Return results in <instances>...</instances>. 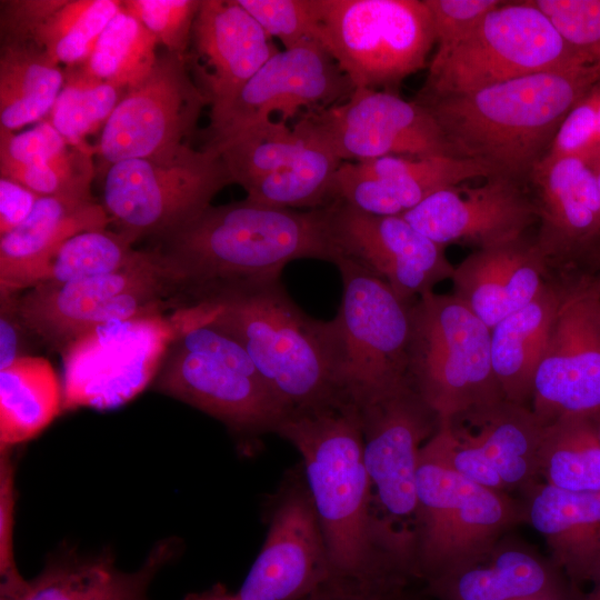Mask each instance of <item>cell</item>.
I'll list each match as a JSON object with an SVG mask.
<instances>
[{
    "instance_id": "obj_1",
    "label": "cell",
    "mask_w": 600,
    "mask_h": 600,
    "mask_svg": "<svg viewBox=\"0 0 600 600\" xmlns=\"http://www.w3.org/2000/svg\"><path fill=\"white\" fill-rule=\"evenodd\" d=\"M276 433L300 452L333 578L414 577V536L372 509L358 408L347 401L291 411Z\"/></svg>"
},
{
    "instance_id": "obj_2",
    "label": "cell",
    "mask_w": 600,
    "mask_h": 600,
    "mask_svg": "<svg viewBox=\"0 0 600 600\" xmlns=\"http://www.w3.org/2000/svg\"><path fill=\"white\" fill-rule=\"evenodd\" d=\"M600 81V67L547 71L451 96H416L460 158L524 184L572 107Z\"/></svg>"
},
{
    "instance_id": "obj_3",
    "label": "cell",
    "mask_w": 600,
    "mask_h": 600,
    "mask_svg": "<svg viewBox=\"0 0 600 600\" xmlns=\"http://www.w3.org/2000/svg\"><path fill=\"white\" fill-rule=\"evenodd\" d=\"M159 248L186 299L203 290L272 277L297 259L334 264L327 207L299 211L247 199L210 206Z\"/></svg>"
},
{
    "instance_id": "obj_4",
    "label": "cell",
    "mask_w": 600,
    "mask_h": 600,
    "mask_svg": "<svg viewBox=\"0 0 600 600\" xmlns=\"http://www.w3.org/2000/svg\"><path fill=\"white\" fill-rule=\"evenodd\" d=\"M187 304L242 346L290 412L341 400L326 321L301 310L280 277L210 288Z\"/></svg>"
},
{
    "instance_id": "obj_5",
    "label": "cell",
    "mask_w": 600,
    "mask_h": 600,
    "mask_svg": "<svg viewBox=\"0 0 600 600\" xmlns=\"http://www.w3.org/2000/svg\"><path fill=\"white\" fill-rule=\"evenodd\" d=\"M174 334L153 388L220 420L240 434L276 432L290 413L230 334L190 304L170 316Z\"/></svg>"
},
{
    "instance_id": "obj_6",
    "label": "cell",
    "mask_w": 600,
    "mask_h": 600,
    "mask_svg": "<svg viewBox=\"0 0 600 600\" xmlns=\"http://www.w3.org/2000/svg\"><path fill=\"white\" fill-rule=\"evenodd\" d=\"M341 302L326 321L337 393L363 404L409 381L411 302L402 301L381 278L340 259Z\"/></svg>"
},
{
    "instance_id": "obj_7",
    "label": "cell",
    "mask_w": 600,
    "mask_h": 600,
    "mask_svg": "<svg viewBox=\"0 0 600 600\" xmlns=\"http://www.w3.org/2000/svg\"><path fill=\"white\" fill-rule=\"evenodd\" d=\"M183 301L180 283L157 248L142 250L136 261L111 273L30 288L17 296V310L34 339L62 354L103 324L163 316Z\"/></svg>"
},
{
    "instance_id": "obj_8",
    "label": "cell",
    "mask_w": 600,
    "mask_h": 600,
    "mask_svg": "<svg viewBox=\"0 0 600 600\" xmlns=\"http://www.w3.org/2000/svg\"><path fill=\"white\" fill-rule=\"evenodd\" d=\"M588 66L597 64L571 48L530 0L504 1L457 42L436 50L418 96L460 94Z\"/></svg>"
},
{
    "instance_id": "obj_9",
    "label": "cell",
    "mask_w": 600,
    "mask_h": 600,
    "mask_svg": "<svg viewBox=\"0 0 600 600\" xmlns=\"http://www.w3.org/2000/svg\"><path fill=\"white\" fill-rule=\"evenodd\" d=\"M316 40L350 80L397 93L436 43L424 0H312Z\"/></svg>"
},
{
    "instance_id": "obj_10",
    "label": "cell",
    "mask_w": 600,
    "mask_h": 600,
    "mask_svg": "<svg viewBox=\"0 0 600 600\" xmlns=\"http://www.w3.org/2000/svg\"><path fill=\"white\" fill-rule=\"evenodd\" d=\"M408 379L448 420L504 398L491 362V329L453 294L428 292L410 307Z\"/></svg>"
},
{
    "instance_id": "obj_11",
    "label": "cell",
    "mask_w": 600,
    "mask_h": 600,
    "mask_svg": "<svg viewBox=\"0 0 600 600\" xmlns=\"http://www.w3.org/2000/svg\"><path fill=\"white\" fill-rule=\"evenodd\" d=\"M416 497L414 567L426 582L479 560L524 521L523 502L464 478L422 449Z\"/></svg>"
},
{
    "instance_id": "obj_12",
    "label": "cell",
    "mask_w": 600,
    "mask_h": 600,
    "mask_svg": "<svg viewBox=\"0 0 600 600\" xmlns=\"http://www.w3.org/2000/svg\"><path fill=\"white\" fill-rule=\"evenodd\" d=\"M231 183L220 154L188 144L166 159H129L104 172L102 206L119 231L162 239L211 206Z\"/></svg>"
},
{
    "instance_id": "obj_13",
    "label": "cell",
    "mask_w": 600,
    "mask_h": 600,
    "mask_svg": "<svg viewBox=\"0 0 600 600\" xmlns=\"http://www.w3.org/2000/svg\"><path fill=\"white\" fill-rule=\"evenodd\" d=\"M543 429L530 407L503 399L441 421L422 450L486 488L523 494L540 481Z\"/></svg>"
},
{
    "instance_id": "obj_14",
    "label": "cell",
    "mask_w": 600,
    "mask_h": 600,
    "mask_svg": "<svg viewBox=\"0 0 600 600\" xmlns=\"http://www.w3.org/2000/svg\"><path fill=\"white\" fill-rule=\"evenodd\" d=\"M209 104L189 74L186 54L166 51L150 74L128 90L94 147L99 169L129 159H166L186 144Z\"/></svg>"
},
{
    "instance_id": "obj_15",
    "label": "cell",
    "mask_w": 600,
    "mask_h": 600,
    "mask_svg": "<svg viewBox=\"0 0 600 600\" xmlns=\"http://www.w3.org/2000/svg\"><path fill=\"white\" fill-rule=\"evenodd\" d=\"M174 327L153 316L103 324L74 341L61 356L63 409H113L152 383Z\"/></svg>"
},
{
    "instance_id": "obj_16",
    "label": "cell",
    "mask_w": 600,
    "mask_h": 600,
    "mask_svg": "<svg viewBox=\"0 0 600 600\" xmlns=\"http://www.w3.org/2000/svg\"><path fill=\"white\" fill-rule=\"evenodd\" d=\"M528 182L538 214L534 242L549 282L569 284L600 273V199L588 160L546 156Z\"/></svg>"
},
{
    "instance_id": "obj_17",
    "label": "cell",
    "mask_w": 600,
    "mask_h": 600,
    "mask_svg": "<svg viewBox=\"0 0 600 600\" xmlns=\"http://www.w3.org/2000/svg\"><path fill=\"white\" fill-rule=\"evenodd\" d=\"M299 119L341 161L458 157L430 111L393 92L357 88L344 101Z\"/></svg>"
},
{
    "instance_id": "obj_18",
    "label": "cell",
    "mask_w": 600,
    "mask_h": 600,
    "mask_svg": "<svg viewBox=\"0 0 600 600\" xmlns=\"http://www.w3.org/2000/svg\"><path fill=\"white\" fill-rule=\"evenodd\" d=\"M559 287L562 300L530 403L542 426L600 410V273Z\"/></svg>"
},
{
    "instance_id": "obj_19",
    "label": "cell",
    "mask_w": 600,
    "mask_h": 600,
    "mask_svg": "<svg viewBox=\"0 0 600 600\" xmlns=\"http://www.w3.org/2000/svg\"><path fill=\"white\" fill-rule=\"evenodd\" d=\"M352 91L348 77L318 42L280 50L227 107L210 113L204 147L217 148L274 116L288 123L299 114L342 102Z\"/></svg>"
},
{
    "instance_id": "obj_20",
    "label": "cell",
    "mask_w": 600,
    "mask_h": 600,
    "mask_svg": "<svg viewBox=\"0 0 600 600\" xmlns=\"http://www.w3.org/2000/svg\"><path fill=\"white\" fill-rule=\"evenodd\" d=\"M356 407L371 489L383 521L397 528L393 522L414 520L421 449L441 420L410 381Z\"/></svg>"
},
{
    "instance_id": "obj_21",
    "label": "cell",
    "mask_w": 600,
    "mask_h": 600,
    "mask_svg": "<svg viewBox=\"0 0 600 600\" xmlns=\"http://www.w3.org/2000/svg\"><path fill=\"white\" fill-rule=\"evenodd\" d=\"M326 207L337 261H351L381 278L402 301H414L451 279L454 266L446 247L402 217L367 213L341 201Z\"/></svg>"
},
{
    "instance_id": "obj_22",
    "label": "cell",
    "mask_w": 600,
    "mask_h": 600,
    "mask_svg": "<svg viewBox=\"0 0 600 600\" xmlns=\"http://www.w3.org/2000/svg\"><path fill=\"white\" fill-rule=\"evenodd\" d=\"M400 217L440 246L470 244L476 250L517 240L538 223L530 191L500 176L476 187L440 190Z\"/></svg>"
},
{
    "instance_id": "obj_23",
    "label": "cell",
    "mask_w": 600,
    "mask_h": 600,
    "mask_svg": "<svg viewBox=\"0 0 600 600\" xmlns=\"http://www.w3.org/2000/svg\"><path fill=\"white\" fill-rule=\"evenodd\" d=\"M333 578L323 534L307 489H291L271 517L264 543L239 600H301Z\"/></svg>"
},
{
    "instance_id": "obj_24",
    "label": "cell",
    "mask_w": 600,
    "mask_h": 600,
    "mask_svg": "<svg viewBox=\"0 0 600 600\" xmlns=\"http://www.w3.org/2000/svg\"><path fill=\"white\" fill-rule=\"evenodd\" d=\"M492 172L460 157L387 156L343 161L332 182V202L378 216H400L429 196Z\"/></svg>"
},
{
    "instance_id": "obj_25",
    "label": "cell",
    "mask_w": 600,
    "mask_h": 600,
    "mask_svg": "<svg viewBox=\"0 0 600 600\" xmlns=\"http://www.w3.org/2000/svg\"><path fill=\"white\" fill-rule=\"evenodd\" d=\"M192 37L201 89L214 113L227 107L280 50L238 0H201Z\"/></svg>"
},
{
    "instance_id": "obj_26",
    "label": "cell",
    "mask_w": 600,
    "mask_h": 600,
    "mask_svg": "<svg viewBox=\"0 0 600 600\" xmlns=\"http://www.w3.org/2000/svg\"><path fill=\"white\" fill-rule=\"evenodd\" d=\"M438 600H571L572 586L552 559L504 534L479 560L427 581Z\"/></svg>"
},
{
    "instance_id": "obj_27",
    "label": "cell",
    "mask_w": 600,
    "mask_h": 600,
    "mask_svg": "<svg viewBox=\"0 0 600 600\" xmlns=\"http://www.w3.org/2000/svg\"><path fill=\"white\" fill-rule=\"evenodd\" d=\"M451 280L452 294L492 329L540 292L549 271L534 238L523 236L474 250L454 267Z\"/></svg>"
},
{
    "instance_id": "obj_28",
    "label": "cell",
    "mask_w": 600,
    "mask_h": 600,
    "mask_svg": "<svg viewBox=\"0 0 600 600\" xmlns=\"http://www.w3.org/2000/svg\"><path fill=\"white\" fill-rule=\"evenodd\" d=\"M1 42L27 43L58 64L76 66L91 54L100 34L121 9L118 0L1 1Z\"/></svg>"
},
{
    "instance_id": "obj_29",
    "label": "cell",
    "mask_w": 600,
    "mask_h": 600,
    "mask_svg": "<svg viewBox=\"0 0 600 600\" xmlns=\"http://www.w3.org/2000/svg\"><path fill=\"white\" fill-rule=\"evenodd\" d=\"M524 522L546 540L572 588L600 564V491L574 492L539 481L524 493Z\"/></svg>"
},
{
    "instance_id": "obj_30",
    "label": "cell",
    "mask_w": 600,
    "mask_h": 600,
    "mask_svg": "<svg viewBox=\"0 0 600 600\" xmlns=\"http://www.w3.org/2000/svg\"><path fill=\"white\" fill-rule=\"evenodd\" d=\"M112 220L92 193L40 197L30 216L0 237V294L47 259L69 238L106 229Z\"/></svg>"
},
{
    "instance_id": "obj_31",
    "label": "cell",
    "mask_w": 600,
    "mask_h": 600,
    "mask_svg": "<svg viewBox=\"0 0 600 600\" xmlns=\"http://www.w3.org/2000/svg\"><path fill=\"white\" fill-rule=\"evenodd\" d=\"M561 300V288L547 282L527 306L491 329L492 369L506 400L530 407L534 377Z\"/></svg>"
},
{
    "instance_id": "obj_32",
    "label": "cell",
    "mask_w": 600,
    "mask_h": 600,
    "mask_svg": "<svg viewBox=\"0 0 600 600\" xmlns=\"http://www.w3.org/2000/svg\"><path fill=\"white\" fill-rule=\"evenodd\" d=\"M172 542L159 543L136 572L117 570L110 559L66 562L29 581L27 600H147V588L170 558Z\"/></svg>"
},
{
    "instance_id": "obj_33",
    "label": "cell",
    "mask_w": 600,
    "mask_h": 600,
    "mask_svg": "<svg viewBox=\"0 0 600 600\" xmlns=\"http://www.w3.org/2000/svg\"><path fill=\"white\" fill-rule=\"evenodd\" d=\"M63 387L43 357L24 356L0 369V449L26 442L63 409Z\"/></svg>"
},
{
    "instance_id": "obj_34",
    "label": "cell",
    "mask_w": 600,
    "mask_h": 600,
    "mask_svg": "<svg viewBox=\"0 0 600 600\" xmlns=\"http://www.w3.org/2000/svg\"><path fill=\"white\" fill-rule=\"evenodd\" d=\"M66 74L34 46L1 42L0 129L18 130L50 113Z\"/></svg>"
},
{
    "instance_id": "obj_35",
    "label": "cell",
    "mask_w": 600,
    "mask_h": 600,
    "mask_svg": "<svg viewBox=\"0 0 600 600\" xmlns=\"http://www.w3.org/2000/svg\"><path fill=\"white\" fill-rule=\"evenodd\" d=\"M306 133L302 148L286 164L244 188L246 199L278 208L317 209L332 203V182L343 162L298 119Z\"/></svg>"
},
{
    "instance_id": "obj_36",
    "label": "cell",
    "mask_w": 600,
    "mask_h": 600,
    "mask_svg": "<svg viewBox=\"0 0 600 600\" xmlns=\"http://www.w3.org/2000/svg\"><path fill=\"white\" fill-rule=\"evenodd\" d=\"M136 241L122 231L107 228L80 232L26 272L10 293L40 284H64L121 270L141 254L142 250L132 247Z\"/></svg>"
},
{
    "instance_id": "obj_37",
    "label": "cell",
    "mask_w": 600,
    "mask_h": 600,
    "mask_svg": "<svg viewBox=\"0 0 600 600\" xmlns=\"http://www.w3.org/2000/svg\"><path fill=\"white\" fill-rule=\"evenodd\" d=\"M539 476L562 490L600 491V441L590 414H567L544 426Z\"/></svg>"
},
{
    "instance_id": "obj_38",
    "label": "cell",
    "mask_w": 600,
    "mask_h": 600,
    "mask_svg": "<svg viewBox=\"0 0 600 600\" xmlns=\"http://www.w3.org/2000/svg\"><path fill=\"white\" fill-rule=\"evenodd\" d=\"M158 43L157 38L122 6L80 66L91 76L127 92L140 84L154 68Z\"/></svg>"
},
{
    "instance_id": "obj_39",
    "label": "cell",
    "mask_w": 600,
    "mask_h": 600,
    "mask_svg": "<svg viewBox=\"0 0 600 600\" xmlns=\"http://www.w3.org/2000/svg\"><path fill=\"white\" fill-rule=\"evenodd\" d=\"M64 74L49 121L70 147L94 154L86 139L103 128L124 90L91 76L80 64L69 66Z\"/></svg>"
},
{
    "instance_id": "obj_40",
    "label": "cell",
    "mask_w": 600,
    "mask_h": 600,
    "mask_svg": "<svg viewBox=\"0 0 600 600\" xmlns=\"http://www.w3.org/2000/svg\"><path fill=\"white\" fill-rule=\"evenodd\" d=\"M304 142L306 133L298 122L290 127L280 120H270L212 149L220 154L231 183L244 189L286 164Z\"/></svg>"
},
{
    "instance_id": "obj_41",
    "label": "cell",
    "mask_w": 600,
    "mask_h": 600,
    "mask_svg": "<svg viewBox=\"0 0 600 600\" xmlns=\"http://www.w3.org/2000/svg\"><path fill=\"white\" fill-rule=\"evenodd\" d=\"M93 153L70 147L50 161L32 166H0L1 177L12 179L39 197L91 193Z\"/></svg>"
},
{
    "instance_id": "obj_42",
    "label": "cell",
    "mask_w": 600,
    "mask_h": 600,
    "mask_svg": "<svg viewBox=\"0 0 600 600\" xmlns=\"http://www.w3.org/2000/svg\"><path fill=\"white\" fill-rule=\"evenodd\" d=\"M562 39L600 67V0H530Z\"/></svg>"
},
{
    "instance_id": "obj_43",
    "label": "cell",
    "mask_w": 600,
    "mask_h": 600,
    "mask_svg": "<svg viewBox=\"0 0 600 600\" xmlns=\"http://www.w3.org/2000/svg\"><path fill=\"white\" fill-rule=\"evenodd\" d=\"M123 8L162 43L186 54L201 0H124Z\"/></svg>"
},
{
    "instance_id": "obj_44",
    "label": "cell",
    "mask_w": 600,
    "mask_h": 600,
    "mask_svg": "<svg viewBox=\"0 0 600 600\" xmlns=\"http://www.w3.org/2000/svg\"><path fill=\"white\" fill-rule=\"evenodd\" d=\"M284 49L318 42L312 0H238Z\"/></svg>"
},
{
    "instance_id": "obj_45",
    "label": "cell",
    "mask_w": 600,
    "mask_h": 600,
    "mask_svg": "<svg viewBox=\"0 0 600 600\" xmlns=\"http://www.w3.org/2000/svg\"><path fill=\"white\" fill-rule=\"evenodd\" d=\"M69 148L50 121H42L19 133L0 129V166L44 163Z\"/></svg>"
},
{
    "instance_id": "obj_46",
    "label": "cell",
    "mask_w": 600,
    "mask_h": 600,
    "mask_svg": "<svg viewBox=\"0 0 600 600\" xmlns=\"http://www.w3.org/2000/svg\"><path fill=\"white\" fill-rule=\"evenodd\" d=\"M600 101V81L572 107L550 146L549 157H587L591 147Z\"/></svg>"
},
{
    "instance_id": "obj_47",
    "label": "cell",
    "mask_w": 600,
    "mask_h": 600,
    "mask_svg": "<svg viewBox=\"0 0 600 600\" xmlns=\"http://www.w3.org/2000/svg\"><path fill=\"white\" fill-rule=\"evenodd\" d=\"M424 2L431 13L438 50L457 42L504 1L424 0Z\"/></svg>"
},
{
    "instance_id": "obj_48",
    "label": "cell",
    "mask_w": 600,
    "mask_h": 600,
    "mask_svg": "<svg viewBox=\"0 0 600 600\" xmlns=\"http://www.w3.org/2000/svg\"><path fill=\"white\" fill-rule=\"evenodd\" d=\"M407 580L332 578L301 600H406Z\"/></svg>"
},
{
    "instance_id": "obj_49",
    "label": "cell",
    "mask_w": 600,
    "mask_h": 600,
    "mask_svg": "<svg viewBox=\"0 0 600 600\" xmlns=\"http://www.w3.org/2000/svg\"><path fill=\"white\" fill-rule=\"evenodd\" d=\"M14 468L8 450L0 459V574L1 578L19 573L13 553L14 526Z\"/></svg>"
},
{
    "instance_id": "obj_50",
    "label": "cell",
    "mask_w": 600,
    "mask_h": 600,
    "mask_svg": "<svg viewBox=\"0 0 600 600\" xmlns=\"http://www.w3.org/2000/svg\"><path fill=\"white\" fill-rule=\"evenodd\" d=\"M18 293L0 294V369L24 357L23 346L32 337L22 324L17 310Z\"/></svg>"
},
{
    "instance_id": "obj_51",
    "label": "cell",
    "mask_w": 600,
    "mask_h": 600,
    "mask_svg": "<svg viewBox=\"0 0 600 600\" xmlns=\"http://www.w3.org/2000/svg\"><path fill=\"white\" fill-rule=\"evenodd\" d=\"M40 197L21 183L0 177V236L19 227Z\"/></svg>"
},
{
    "instance_id": "obj_52",
    "label": "cell",
    "mask_w": 600,
    "mask_h": 600,
    "mask_svg": "<svg viewBox=\"0 0 600 600\" xmlns=\"http://www.w3.org/2000/svg\"><path fill=\"white\" fill-rule=\"evenodd\" d=\"M184 600H239V598L237 593H230L224 587L217 584L207 591L190 593Z\"/></svg>"
},
{
    "instance_id": "obj_53",
    "label": "cell",
    "mask_w": 600,
    "mask_h": 600,
    "mask_svg": "<svg viewBox=\"0 0 600 600\" xmlns=\"http://www.w3.org/2000/svg\"><path fill=\"white\" fill-rule=\"evenodd\" d=\"M597 154H600V101H599V107H598V112H597L596 132H594V137H593L591 147L589 149V152L586 159L588 160Z\"/></svg>"
},
{
    "instance_id": "obj_54",
    "label": "cell",
    "mask_w": 600,
    "mask_h": 600,
    "mask_svg": "<svg viewBox=\"0 0 600 600\" xmlns=\"http://www.w3.org/2000/svg\"><path fill=\"white\" fill-rule=\"evenodd\" d=\"M590 581L593 583V587L584 600H600V564Z\"/></svg>"
},
{
    "instance_id": "obj_55",
    "label": "cell",
    "mask_w": 600,
    "mask_h": 600,
    "mask_svg": "<svg viewBox=\"0 0 600 600\" xmlns=\"http://www.w3.org/2000/svg\"><path fill=\"white\" fill-rule=\"evenodd\" d=\"M588 161H589V163H590V166L592 168V171H593V174H594V178H596L598 194H599V199H600V154H597V156L588 159Z\"/></svg>"
},
{
    "instance_id": "obj_56",
    "label": "cell",
    "mask_w": 600,
    "mask_h": 600,
    "mask_svg": "<svg viewBox=\"0 0 600 600\" xmlns=\"http://www.w3.org/2000/svg\"><path fill=\"white\" fill-rule=\"evenodd\" d=\"M590 417H591V419L593 421V424L596 427L598 438H599V441H600V410L597 411V412L590 413Z\"/></svg>"
}]
</instances>
